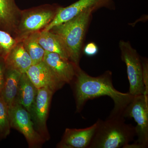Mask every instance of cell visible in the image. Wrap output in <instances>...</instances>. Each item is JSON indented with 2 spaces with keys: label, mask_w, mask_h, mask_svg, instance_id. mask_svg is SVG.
I'll return each instance as SVG.
<instances>
[{
  "label": "cell",
  "mask_w": 148,
  "mask_h": 148,
  "mask_svg": "<svg viewBox=\"0 0 148 148\" xmlns=\"http://www.w3.org/2000/svg\"><path fill=\"white\" fill-rule=\"evenodd\" d=\"M108 1V0H79L67 7L58 8L53 20L43 30L50 31L53 27L71 20L86 10L95 8Z\"/></svg>",
  "instance_id": "cell-10"
},
{
  "label": "cell",
  "mask_w": 148,
  "mask_h": 148,
  "mask_svg": "<svg viewBox=\"0 0 148 148\" xmlns=\"http://www.w3.org/2000/svg\"><path fill=\"white\" fill-rule=\"evenodd\" d=\"M11 127L21 132L25 137L30 148L40 147L45 142L35 129L28 111L20 104L15 102L8 108Z\"/></svg>",
  "instance_id": "cell-7"
},
{
  "label": "cell",
  "mask_w": 148,
  "mask_h": 148,
  "mask_svg": "<svg viewBox=\"0 0 148 148\" xmlns=\"http://www.w3.org/2000/svg\"><path fill=\"white\" fill-rule=\"evenodd\" d=\"M26 73L38 89L47 88L54 93L66 84L58 78L43 61L32 65Z\"/></svg>",
  "instance_id": "cell-9"
},
{
  "label": "cell",
  "mask_w": 148,
  "mask_h": 148,
  "mask_svg": "<svg viewBox=\"0 0 148 148\" xmlns=\"http://www.w3.org/2000/svg\"><path fill=\"white\" fill-rule=\"evenodd\" d=\"M43 61L65 84H70L73 81L78 68L71 61L64 59L59 54L46 51Z\"/></svg>",
  "instance_id": "cell-12"
},
{
  "label": "cell",
  "mask_w": 148,
  "mask_h": 148,
  "mask_svg": "<svg viewBox=\"0 0 148 148\" xmlns=\"http://www.w3.org/2000/svg\"><path fill=\"white\" fill-rule=\"evenodd\" d=\"M5 69L4 60L0 59V92L2 88L4 81Z\"/></svg>",
  "instance_id": "cell-23"
},
{
  "label": "cell",
  "mask_w": 148,
  "mask_h": 148,
  "mask_svg": "<svg viewBox=\"0 0 148 148\" xmlns=\"http://www.w3.org/2000/svg\"><path fill=\"white\" fill-rule=\"evenodd\" d=\"M94 8L86 10L69 21L50 31L59 37L65 47L69 60L78 66L86 29Z\"/></svg>",
  "instance_id": "cell-3"
},
{
  "label": "cell",
  "mask_w": 148,
  "mask_h": 148,
  "mask_svg": "<svg viewBox=\"0 0 148 148\" xmlns=\"http://www.w3.org/2000/svg\"><path fill=\"white\" fill-rule=\"evenodd\" d=\"M8 108L0 97V135L2 138L7 137L10 131Z\"/></svg>",
  "instance_id": "cell-20"
},
{
  "label": "cell",
  "mask_w": 148,
  "mask_h": 148,
  "mask_svg": "<svg viewBox=\"0 0 148 148\" xmlns=\"http://www.w3.org/2000/svg\"><path fill=\"white\" fill-rule=\"evenodd\" d=\"M21 74L13 70L5 69L4 81L0 92V97L8 108L16 102Z\"/></svg>",
  "instance_id": "cell-15"
},
{
  "label": "cell",
  "mask_w": 148,
  "mask_h": 148,
  "mask_svg": "<svg viewBox=\"0 0 148 148\" xmlns=\"http://www.w3.org/2000/svg\"><path fill=\"white\" fill-rule=\"evenodd\" d=\"M143 68V77L145 86V93L144 95L148 96V64L146 62L142 63Z\"/></svg>",
  "instance_id": "cell-22"
},
{
  "label": "cell",
  "mask_w": 148,
  "mask_h": 148,
  "mask_svg": "<svg viewBox=\"0 0 148 148\" xmlns=\"http://www.w3.org/2000/svg\"><path fill=\"white\" fill-rule=\"evenodd\" d=\"M98 125L97 121L82 129L66 128L57 145L59 148H88Z\"/></svg>",
  "instance_id": "cell-11"
},
{
  "label": "cell",
  "mask_w": 148,
  "mask_h": 148,
  "mask_svg": "<svg viewBox=\"0 0 148 148\" xmlns=\"http://www.w3.org/2000/svg\"><path fill=\"white\" fill-rule=\"evenodd\" d=\"M5 69L21 74L26 73L32 65V59L22 42H18L4 60Z\"/></svg>",
  "instance_id": "cell-14"
},
{
  "label": "cell",
  "mask_w": 148,
  "mask_h": 148,
  "mask_svg": "<svg viewBox=\"0 0 148 148\" xmlns=\"http://www.w3.org/2000/svg\"><path fill=\"white\" fill-rule=\"evenodd\" d=\"M1 138V135H0V138Z\"/></svg>",
  "instance_id": "cell-24"
},
{
  "label": "cell",
  "mask_w": 148,
  "mask_h": 148,
  "mask_svg": "<svg viewBox=\"0 0 148 148\" xmlns=\"http://www.w3.org/2000/svg\"><path fill=\"white\" fill-rule=\"evenodd\" d=\"M21 11L15 0H0V29L14 34Z\"/></svg>",
  "instance_id": "cell-13"
},
{
  "label": "cell",
  "mask_w": 148,
  "mask_h": 148,
  "mask_svg": "<svg viewBox=\"0 0 148 148\" xmlns=\"http://www.w3.org/2000/svg\"><path fill=\"white\" fill-rule=\"evenodd\" d=\"M57 8L45 5L21 10L14 33L17 42L21 41L31 34L45 29L53 20Z\"/></svg>",
  "instance_id": "cell-4"
},
{
  "label": "cell",
  "mask_w": 148,
  "mask_h": 148,
  "mask_svg": "<svg viewBox=\"0 0 148 148\" xmlns=\"http://www.w3.org/2000/svg\"><path fill=\"white\" fill-rule=\"evenodd\" d=\"M119 47L122 58L127 67L129 82V93L135 96L144 94L145 90L142 62L137 51L127 42L121 41Z\"/></svg>",
  "instance_id": "cell-6"
},
{
  "label": "cell",
  "mask_w": 148,
  "mask_h": 148,
  "mask_svg": "<svg viewBox=\"0 0 148 148\" xmlns=\"http://www.w3.org/2000/svg\"><path fill=\"white\" fill-rule=\"evenodd\" d=\"M21 41L31 57L32 65L43 61L45 51L37 41V32L29 35Z\"/></svg>",
  "instance_id": "cell-18"
},
{
  "label": "cell",
  "mask_w": 148,
  "mask_h": 148,
  "mask_svg": "<svg viewBox=\"0 0 148 148\" xmlns=\"http://www.w3.org/2000/svg\"><path fill=\"white\" fill-rule=\"evenodd\" d=\"M74 79L77 112L82 110L85 104L89 100L108 96L112 98L114 103V108L111 113L122 115L134 97L129 92H122L115 88L110 71L94 77L78 67Z\"/></svg>",
  "instance_id": "cell-1"
},
{
  "label": "cell",
  "mask_w": 148,
  "mask_h": 148,
  "mask_svg": "<svg viewBox=\"0 0 148 148\" xmlns=\"http://www.w3.org/2000/svg\"><path fill=\"white\" fill-rule=\"evenodd\" d=\"M37 92L38 88L29 79L26 73L21 74L16 102L23 106L29 112L34 102Z\"/></svg>",
  "instance_id": "cell-16"
},
{
  "label": "cell",
  "mask_w": 148,
  "mask_h": 148,
  "mask_svg": "<svg viewBox=\"0 0 148 148\" xmlns=\"http://www.w3.org/2000/svg\"><path fill=\"white\" fill-rule=\"evenodd\" d=\"M124 118H132L137 123V140L125 148H146L148 146V96H134L123 113Z\"/></svg>",
  "instance_id": "cell-5"
},
{
  "label": "cell",
  "mask_w": 148,
  "mask_h": 148,
  "mask_svg": "<svg viewBox=\"0 0 148 148\" xmlns=\"http://www.w3.org/2000/svg\"><path fill=\"white\" fill-rule=\"evenodd\" d=\"M53 94L54 92L47 88H38L36 99L29 112L35 129L45 141L50 138L47 121Z\"/></svg>",
  "instance_id": "cell-8"
},
{
  "label": "cell",
  "mask_w": 148,
  "mask_h": 148,
  "mask_svg": "<svg viewBox=\"0 0 148 148\" xmlns=\"http://www.w3.org/2000/svg\"><path fill=\"white\" fill-rule=\"evenodd\" d=\"M17 42L10 34L0 29V59L4 60Z\"/></svg>",
  "instance_id": "cell-19"
},
{
  "label": "cell",
  "mask_w": 148,
  "mask_h": 148,
  "mask_svg": "<svg viewBox=\"0 0 148 148\" xmlns=\"http://www.w3.org/2000/svg\"><path fill=\"white\" fill-rule=\"evenodd\" d=\"M122 114H110L97 121L98 125L88 148H125L136 135L135 127Z\"/></svg>",
  "instance_id": "cell-2"
},
{
  "label": "cell",
  "mask_w": 148,
  "mask_h": 148,
  "mask_svg": "<svg viewBox=\"0 0 148 148\" xmlns=\"http://www.w3.org/2000/svg\"><path fill=\"white\" fill-rule=\"evenodd\" d=\"M37 39L45 51L57 53L64 59L69 60L64 44L59 37L54 33L43 30L37 32Z\"/></svg>",
  "instance_id": "cell-17"
},
{
  "label": "cell",
  "mask_w": 148,
  "mask_h": 148,
  "mask_svg": "<svg viewBox=\"0 0 148 148\" xmlns=\"http://www.w3.org/2000/svg\"><path fill=\"white\" fill-rule=\"evenodd\" d=\"M98 51L97 46L94 43H89L86 46L84 50V52L88 56H93L95 55Z\"/></svg>",
  "instance_id": "cell-21"
}]
</instances>
